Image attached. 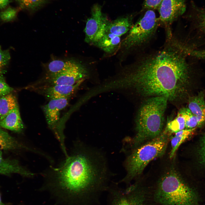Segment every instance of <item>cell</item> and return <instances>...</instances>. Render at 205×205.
I'll return each instance as SVG.
<instances>
[{"mask_svg": "<svg viewBox=\"0 0 205 205\" xmlns=\"http://www.w3.org/2000/svg\"><path fill=\"white\" fill-rule=\"evenodd\" d=\"M185 46L173 35L159 49L137 55L125 69L123 84L144 96L177 99L188 82L191 71Z\"/></svg>", "mask_w": 205, "mask_h": 205, "instance_id": "obj_1", "label": "cell"}, {"mask_svg": "<svg viewBox=\"0 0 205 205\" xmlns=\"http://www.w3.org/2000/svg\"><path fill=\"white\" fill-rule=\"evenodd\" d=\"M53 171L54 175L44 189L63 205H96L110 185L105 154L82 142Z\"/></svg>", "mask_w": 205, "mask_h": 205, "instance_id": "obj_2", "label": "cell"}, {"mask_svg": "<svg viewBox=\"0 0 205 205\" xmlns=\"http://www.w3.org/2000/svg\"><path fill=\"white\" fill-rule=\"evenodd\" d=\"M147 185L153 205H198V194L173 169Z\"/></svg>", "mask_w": 205, "mask_h": 205, "instance_id": "obj_3", "label": "cell"}, {"mask_svg": "<svg viewBox=\"0 0 205 205\" xmlns=\"http://www.w3.org/2000/svg\"><path fill=\"white\" fill-rule=\"evenodd\" d=\"M168 100L162 96L152 97L142 103L136 120V134L133 144L136 147L162 133Z\"/></svg>", "mask_w": 205, "mask_h": 205, "instance_id": "obj_4", "label": "cell"}, {"mask_svg": "<svg viewBox=\"0 0 205 205\" xmlns=\"http://www.w3.org/2000/svg\"><path fill=\"white\" fill-rule=\"evenodd\" d=\"M169 135L164 131L158 136L135 147L125 160L127 174L120 182L129 184L151 161L163 155L167 148Z\"/></svg>", "mask_w": 205, "mask_h": 205, "instance_id": "obj_5", "label": "cell"}, {"mask_svg": "<svg viewBox=\"0 0 205 205\" xmlns=\"http://www.w3.org/2000/svg\"><path fill=\"white\" fill-rule=\"evenodd\" d=\"M159 26L158 18L153 10L148 9L134 24L121 45L124 51L137 55L146 51L156 38Z\"/></svg>", "mask_w": 205, "mask_h": 205, "instance_id": "obj_6", "label": "cell"}, {"mask_svg": "<svg viewBox=\"0 0 205 205\" xmlns=\"http://www.w3.org/2000/svg\"><path fill=\"white\" fill-rule=\"evenodd\" d=\"M107 191V205H153L146 184L137 182L125 188L111 184Z\"/></svg>", "mask_w": 205, "mask_h": 205, "instance_id": "obj_7", "label": "cell"}, {"mask_svg": "<svg viewBox=\"0 0 205 205\" xmlns=\"http://www.w3.org/2000/svg\"><path fill=\"white\" fill-rule=\"evenodd\" d=\"M186 0H163L158 9L159 24L165 29L166 38L173 35L171 25L186 12Z\"/></svg>", "mask_w": 205, "mask_h": 205, "instance_id": "obj_8", "label": "cell"}, {"mask_svg": "<svg viewBox=\"0 0 205 205\" xmlns=\"http://www.w3.org/2000/svg\"><path fill=\"white\" fill-rule=\"evenodd\" d=\"M88 74V71L83 65L75 60H69L63 70L54 74L47 75L46 80L48 85H73L84 80Z\"/></svg>", "mask_w": 205, "mask_h": 205, "instance_id": "obj_9", "label": "cell"}, {"mask_svg": "<svg viewBox=\"0 0 205 205\" xmlns=\"http://www.w3.org/2000/svg\"><path fill=\"white\" fill-rule=\"evenodd\" d=\"M110 22L102 14L101 7L98 5H94L84 29L85 41L95 45L106 33Z\"/></svg>", "mask_w": 205, "mask_h": 205, "instance_id": "obj_10", "label": "cell"}, {"mask_svg": "<svg viewBox=\"0 0 205 205\" xmlns=\"http://www.w3.org/2000/svg\"><path fill=\"white\" fill-rule=\"evenodd\" d=\"M69 98H63L50 100L43 107V110L48 126L54 132L59 142L62 149L65 148V137L61 130L58 121L60 111L68 103Z\"/></svg>", "mask_w": 205, "mask_h": 205, "instance_id": "obj_11", "label": "cell"}, {"mask_svg": "<svg viewBox=\"0 0 205 205\" xmlns=\"http://www.w3.org/2000/svg\"><path fill=\"white\" fill-rule=\"evenodd\" d=\"M84 80L73 85H48L43 87L41 91L50 100L69 98L77 90Z\"/></svg>", "mask_w": 205, "mask_h": 205, "instance_id": "obj_12", "label": "cell"}, {"mask_svg": "<svg viewBox=\"0 0 205 205\" xmlns=\"http://www.w3.org/2000/svg\"><path fill=\"white\" fill-rule=\"evenodd\" d=\"M17 173L23 176L30 177L34 174L25 169L16 159L4 158L1 151H0V174L10 175Z\"/></svg>", "mask_w": 205, "mask_h": 205, "instance_id": "obj_13", "label": "cell"}, {"mask_svg": "<svg viewBox=\"0 0 205 205\" xmlns=\"http://www.w3.org/2000/svg\"><path fill=\"white\" fill-rule=\"evenodd\" d=\"M0 127L16 132H20L24 128L18 105L13 109L0 121Z\"/></svg>", "mask_w": 205, "mask_h": 205, "instance_id": "obj_14", "label": "cell"}, {"mask_svg": "<svg viewBox=\"0 0 205 205\" xmlns=\"http://www.w3.org/2000/svg\"><path fill=\"white\" fill-rule=\"evenodd\" d=\"M132 16H126L118 18L109 23L106 32L121 36L128 32L133 25Z\"/></svg>", "mask_w": 205, "mask_h": 205, "instance_id": "obj_15", "label": "cell"}, {"mask_svg": "<svg viewBox=\"0 0 205 205\" xmlns=\"http://www.w3.org/2000/svg\"><path fill=\"white\" fill-rule=\"evenodd\" d=\"M188 108L197 118L199 126L205 123V101L203 93L190 98Z\"/></svg>", "mask_w": 205, "mask_h": 205, "instance_id": "obj_16", "label": "cell"}, {"mask_svg": "<svg viewBox=\"0 0 205 205\" xmlns=\"http://www.w3.org/2000/svg\"><path fill=\"white\" fill-rule=\"evenodd\" d=\"M187 17L192 24L205 34V6H199L192 1Z\"/></svg>", "mask_w": 205, "mask_h": 205, "instance_id": "obj_17", "label": "cell"}, {"mask_svg": "<svg viewBox=\"0 0 205 205\" xmlns=\"http://www.w3.org/2000/svg\"><path fill=\"white\" fill-rule=\"evenodd\" d=\"M120 41V37L106 32L95 45L105 52L111 53L118 47Z\"/></svg>", "mask_w": 205, "mask_h": 205, "instance_id": "obj_18", "label": "cell"}, {"mask_svg": "<svg viewBox=\"0 0 205 205\" xmlns=\"http://www.w3.org/2000/svg\"><path fill=\"white\" fill-rule=\"evenodd\" d=\"M24 145L0 128V151L26 149Z\"/></svg>", "mask_w": 205, "mask_h": 205, "instance_id": "obj_19", "label": "cell"}, {"mask_svg": "<svg viewBox=\"0 0 205 205\" xmlns=\"http://www.w3.org/2000/svg\"><path fill=\"white\" fill-rule=\"evenodd\" d=\"M18 105L17 99L11 93L1 96L0 97V121Z\"/></svg>", "mask_w": 205, "mask_h": 205, "instance_id": "obj_20", "label": "cell"}, {"mask_svg": "<svg viewBox=\"0 0 205 205\" xmlns=\"http://www.w3.org/2000/svg\"><path fill=\"white\" fill-rule=\"evenodd\" d=\"M195 129H184L175 133L174 136L171 139V149L169 156L170 158L173 157L180 145L189 137Z\"/></svg>", "mask_w": 205, "mask_h": 205, "instance_id": "obj_21", "label": "cell"}, {"mask_svg": "<svg viewBox=\"0 0 205 205\" xmlns=\"http://www.w3.org/2000/svg\"><path fill=\"white\" fill-rule=\"evenodd\" d=\"M185 128V119L179 110L176 117L167 123L165 131L169 134L183 130Z\"/></svg>", "mask_w": 205, "mask_h": 205, "instance_id": "obj_22", "label": "cell"}, {"mask_svg": "<svg viewBox=\"0 0 205 205\" xmlns=\"http://www.w3.org/2000/svg\"><path fill=\"white\" fill-rule=\"evenodd\" d=\"M180 111L184 118L185 128L186 129H192L199 126L197 118L192 114L188 108H182Z\"/></svg>", "mask_w": 205, "mask_h": 205, "instance_id": "obj_23", "label": "cell"}, {"mask_svg": "<svg viewBox=\"0 0 205 205\" xmlns=\"http://www.w3.org/2000/svg\"><path fill=\"white\" fill-rule=\"evenodd\" d=\"M69 60H55L52 61L48 64L47 75L54 74L63 70L67 65Z\"/></svg>", "mask_w": 205, "mask_h": 205, "instance_id": "obj_24", "label": "cell"}, {"mask_svg": "<svg viewBox=\"0 0 205 205\" xmlns=\"http://www.w3.org/2000/svg\"><path fill=\"white\" fill-rule=\"evenodd\" d=\"M10 59L9 51L2 50L0 46V75L8 66Z\"/></svg>", "mask_w": 205, "mask_h": 205, "instance_id": "obj_25", "label": "cell"}, {"mask_svg": "<svg viewBox=\"0 0 205 205\" xmlns=\"http://www.w3.org/2000/svg\"><path fill=\"white\" fill-rule=\"evenodd\" d=\"M17 11L16 9L9 8L0 13V18L4 22L11 21L15 17Z\"/></svg>", "mask_w": 205, "mask_h": 205, "instance_id": "obj_26", "label": "cell"}, {"mask_svg": "<svg viewBox=\"0 0 205 205\" xmlns=\"http://www.w3.org/2000/svg\"><path fill=\"white\" fill-rule=\"evenodd\" d=\"M45 0H20L23 7L28 9H34L40 6Z\"/></svg>", "mask_w": 205, "mask_h": 205, "instance_id": "obj_27", "label": "cell"}, {"mask_svg": "<svg viewBox=\"0 0 205 205\" xmlns=\"http://www.w3.org/2000/svg\"><path fill=\"white\" fill-rule=\"evenodd\" d=\"M163 0H144L143 4L144 9H158Z\"/></svg>", "mask_w": 205, "mask_h": 205, "instance_id": "obj_28", "label": "cell"}, {"mask_svg": "<svg viewBox=\"0 0 205 205\" xmlns=\"http://www.w3.org/2000/svg\"><path fill=\"white\" fill-rule=\"evenodd\" d=\"M13 89L0 76V95L2 96L11 93Z\"/></svg>", "mask_w": 205, "mask_h": 205, "instance_id": "obj_29", "label": "cell"}, {"mask_svg": "<svg viewBox=\"0 0 205 205\" xmlns=\"http://www.w3.org/2000/svg\"><path fill=\"white\" fill-rule=\"evenodd\" d=\"M199 151L200 161L205 164V135L201 139Z\"/></svg>", "mask_w": 205, "mask_h": 205, "instance_id": "obj_30", "label": "cell"}, {"mask_svg": "<svg viewBox=\"0 0 205 205\" xmlns=\"http://www.w3.org/2000/svg\"><path fill=\"white\" fill-rule=\"evenodd\" d=\"M11 1V0H0V8H4Z\"/></svg>", "mask_w": 205, "mask_h": 205, "instance_id": "obj_31", "label": "cell"}, {"mask_svg": "<svg viewBox=\"0 0 205 205\" xmlns=\"http://www.w3.org/2000/svg\"><path fill=\"white\" fill-rule=\"evenodd\" d=\"M0 205H5L2 202L1 198V197L0 194Z\"/></svg>", "mask_w": 205, "mask_h": 205, "instance_id": "obj_32", "label": "cell"}, {"mask_svg": "<svg viewBox=\"0 0 205 205\" xmlns=\"http://www.w3.org/2000/svg\"><path fill=\"white\" fill-rule=\"evenodd\" d=\"M1 96H1V95H0V97H1Z\"/></svg>", "mask_w": 205, "mask_h": 205, "instance_id": "obj_33", "label": "cell"}, {"mask_svg": "<svg viewBox=\"0 0 205 205\" xmlns=\"http://www.w3.org/2000/svg\"><path fill=\"white\" fill-rule=\"evenodd\" d=\"M18 0L19 1H20V0Z\"/></svg>", "mask_w": 205, "mask_h": 205, "instance_id": "obj_34", "label": "cell"}]
</instances>
